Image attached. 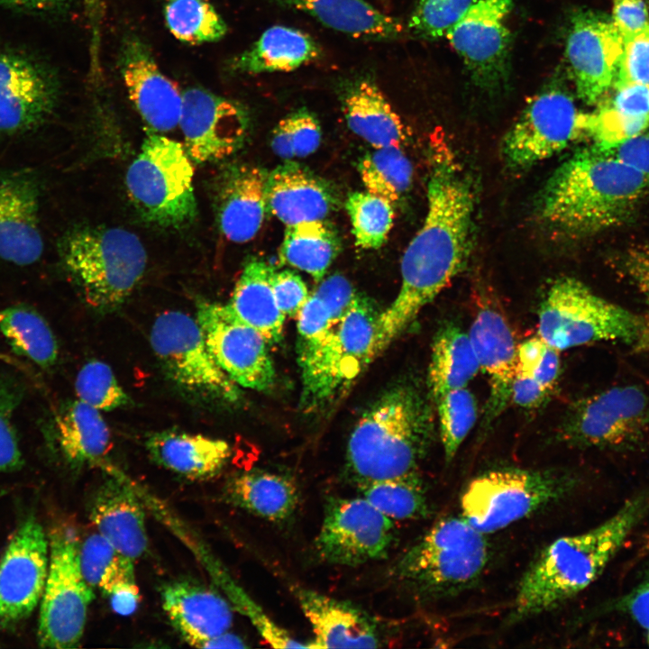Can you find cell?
<instances>
[{
    "label": "cell",
    "instance_id": "obj_19",
    "mask_svg": "<svg viewBox=\"0 0 649 649\" xmlns=\"http://www.w3.org/2000/svg\"><path fill=\"white\" fill-rule=\"evenodd\" d=\"M179 125L191 161L223 160L243 143L248 116L239 104L201 87L183 92Z\"/></svg>",
    "mask_w": 649,
    "mask_h": 649
},
{
    "label": "cell",
    "instance_id": "obj_33",
    "mask_svg": "<svg viewBox=\"0 0 649 649\" xmlns=\"http://www.w3.org/2000/svg\"><path fill=\"white\" fill-rule=\"evenodd\" d=\"M274 268L265 261L248 260L227 304L244 323L273 344L280 341L286 315L280 311L271 287Z\"/></svg>",
    "mask_w": 649,
    "mask_h": 649
},
{
    "label": "cell",
    "instance_id": "obj_58",
    "mask_svg": "<svg viewBox=\"0 0 649 649\" xmlns=\"http://www.w3.org/2000/svg\"><path fill=\"white\" fill-rule=\"evenodd\" d=\"M611 20L623 39L649 24L648 6L645 0H612Z\"/></svg>",
    "mask_w": 649,
    "mask_h": 649
},
{
    "label": "cell",
    "instance_id": "obj_62",
    "mask_svg": "<svg viewBox=\"0 0 649 649\" xmlns=\"http://www.w3.org/2000/svg\"><path fill=\"white\" fill-rule=\"evenodd\" d=\"M68 0H0V5L14 9L46 12L57 9Z\"/></svg>",
    "mask_w": 649,
    "mask_h": 649
},
{
    "label": "cell",
    "instance_id": "obj_27",
    "mask_svg": "<svg viewBox=\"0 0 649 649\" xmlns=\"http://www.w3.org/2000/svg\"><path fill=\"white\" fill-rule=\"evenodd\" d=\"M468 334L480 368L489 377L486 418L490 422L511 399L517 346L508 322L500 311L491 306H484L478 312Z\"/></svg>",
    "mask_w": 649,
    "mask_h": 649
},
{
    "label": "cell",
    "instance_id": "obj_31",
    "mask_svg": "<svg viewBox=\"0 0 649 649\" xmlns=\"http://www.w3.org/2000/svg\"><path fill=\"white\" fill-rule=\"evenodd\" d=\"M592 113L583 114L584 136L606 149L649 129V86L622 84Z\"/></svg>",
    "mask_w": 649,
    "mask_h": 649
},
{
    "label": "cell",
    "instance_id": "obj_23",
    "mask_svg": "<svg viewBox=\"0 0 649 649\" xmlns=\"http://www.w3.org/2000/svg\"><path fill=\"white\" fill-rule=\"evenodd\" d=\"M120 68L130 100L142 120L156 132L175 129L181 116L183 92L160 70L138 37L124 41Z\"/></svg>",
    "mask_w": 649,
    "mask_h": 649
},
{
    "label": "cell",
    "instance_id": "obj_61",
    "mask_svg": "<svg viewBox=\"0 0 649 649\" xmlns=\"http://www.w3.org/2000/svg\"><path fill=\"white\" fill-rule=\"evenodd\" d=\"M617 606L642 627L649 628V578L623 597Z\"/></svg>",
    "mask_w": 649,
    "mask_h": 649
},
{
    "label": "cell",
    "instance_id": "obj_64",
    "mask_svg": "<svg viewBox=\"0 0 649 649\" xmlns=\"http://www.w3.org/2000/svg\"><path fill=\"white\" fill-rule=\"evenodd\" d=\"M644 548H649V540H647V542H646V545H645V547H644Z\"/></svg>",
    "mask_w": 649,
    "mask_h": 649
},
{
    "label": "cell",
    "instance_id": "obj_54",
    "mask_svg": "<svg viewBox=\"0 0 649 649\" xmlns=\"http://www.w3.org/2000/svg\"><path fill=\"white\" fill-rule=\"evenodd\" d=\"M297 315V351L317 342L336 321L325 303L315 293L309 295Z\"/></svg>",
    "mask_w": 649,
    "mask_h": 649
},
{
    "label": "cell",
    "instance_id": "obj_42",
    "mask_svg": "<svg viewBox=\"0 0 649 649\" xmlns=\"http://www.w3.org/2000/svg\"><path fill=\"white\" fill-rule=\"evenodd\" d=\"M359 173L365 190L392 204L410 188L413 167L401 147L373 149L359 164Z\"/></svg>",
    "mask_w": 649,
    "mask_h": 649
},
{
    "label": "cell",
    "instance_id": "obj_15",
    "mask_svg": "<svg viewBox=\"0 0 649 649\" xmlns=\"http://www.w3.org/2000/svg\"><path fill=\"white\" fill-rule=\"evenodd\" d=\"M196 319L211 354L235 384L258 391L273 385L275 370L268 342L227 304L201 299Z\"/></svg>",
    "mask_w": 649,
    "mask_h": 649
},
{
    "label": "cell",
    "instance_id": "obj_28",
    "mask_svg": "<svg viewBox=\"0 0 649 649\" xmlns=\"http://www.w3.org/2000/svg\"><path fill=\"white\" fill-rule=\"evenodd\" d=\"M90 518L97 533L130 559L140 558L147 550L143 507L123 480L113 477L99 485L90 506Z\"/></svg>",
    "mask_w": 649,
    "mask_h": 649
},
{
    "label": "cell",
    "instance_id": "obj_1",
    "mask_svg": "<svg viewBox=\"0 0 649 649\" xmlns=\"http://www.w3.org/2000/svg\"><path fill=\"white\" fill-rule=\"evenodd\" d=\"M424 223L407 247L401 285L378 318L373 356L381 354L465 268L474 241L472 183L447 147L434 149Z\"/></svg>",
    "mask_w": 649,
    "mask_h": 649
},
{
    "label": "cell",
    "instance_id": "obj_3",
    "mask_svg": "<svg viewBox=\"0 0 649 649\" xmlns=\"http://www.w3.org/2000/svg\"><path fill=\"white\" fill-rule=\"evenodd\" d=\"M648 508L649 498L640 494L596 527L550 544L523 575L508 621L519 622L554 609L590 586Z\"/></svg>",
    "mask_w": 649,
    "mask_h": 649
},
{
    "label": "cell",
    "instance_id": "obj_21",
    "mask_svg": "<svg viewBox=\"0 0 649 649\" xmlns=\"http://www.w3.org/2000/svg\"><path fill=\"white\" fill-rule=\"evenodd\" d=\"M512 0H478L446 38L473 78L484 87L504 78L511 44L506 20Z\"/></svg>",
    "mask_w": 649,
    "mask_h": 649
},
{
    "label": "cell",
    "instance_id": "obj_55",
    "mask_svg": "<svg viewBox=\"0 0 649 649\" xmlns=\"http://www.w3.org/2000/svg\"><path fill=\"white\" fill-rule=\"evenodd\" d=\"M271 287L276 302L285 315H297L309 297L307 287L301 277L288 270H274Z\"/></svg>",
    "mask_w": 649,
    "mask_h": 649
},
{
    "label": "cell",
    "instance_id": "obj_47",
    "mask_svg": "<svg viewBox=\"0 0 649 649\" xmlns=\"http://www.w3.org/2000/svg\"><path fill=\"white\" fill-rule=\"evenodd\" d=\"M434 401L444 458L446 462H450L474 426L478 413L477 403L467 388L449 390Z\"/></svg>",
    "mask_w": 649,
    "mask_h": 649
},
{
    "label": "cell",
    "instance_id": "obj_37",
    "mask_svg": "<svg viewBox=\"0 0 649 649\" xmlns=\"http://www.w3.org/2000/svg\"><path fill=\"white\" fill-rule=\"evenodd\" d=\"M326 26L352 37L384 40L398 36L402 26L365 0H284Z\"/></svg>",
    "mask_w": 649,
    "mask_h": 649
},
{
    "label": "cell",
    "instance_id": "obj_49",
    "mask_svg": "<svg viewBox=\"0 0 649 649\" xmlns=\"http://www.w3.org/2000/svg\"><path fill=\"white\" fill-rule=\"evenodd\" d=\"M321 128L314 115L305 110L281 119L271 136V149L279 158L290 160L314 153L321 142Z\"/></svg>",
    "mask_w": 649,
    "mask_h": 649
},
{
    "label": "cell",
    "instance_id": "obj_2",
    "mask_svg": "<svg viewBox=\"0 0 649 649\" xmlns=\"http://www.w3.org/2000/svg\"><path fill=\"white\" fill-rule=\"evenodd\" d=\"M649 193V178L593 146L562 162L536 203L538 220L561 235H590L626 223Z\"/></svg>",
    "mask_w": 649,
    "mask_h": 649
},
{
    "label": "cell",
    "instance_id": "obj_45",
    "mask_svg": "<svg viewBox=\"0 0 649 649\" xmlns=\"http://www.w3.org/2000/svg\"><path fill=\"white\" fill-rule=\"evenodd\" d=\"M345 208L357 247L377 250L386 242L394 221L391 202L366 190L356 191L348 195Z\"/></svg>",
    "mask_w": 649,
    "mask_h": 649
},
{
    "label": "cell",
    "instance_id": "obj_36",
    "mask_svg": "<svg viewBox=\"0 0 649 649\" xmlns=\"http://www.w3.org/2000/svg\"><path fill=\"white\" fill-rule=\"evenodd\" d=\"M319 54L318 45L309 35L293 28L273 26L235 57L231 68L251 74L290 71L317 59Z\"/></svg>",
    "mask_w": 649,
    "mask_h": 649
},
{
    "label": "cell",
    "instance_id": "obj_63",
    "mask_svg": "<svg viewBox=\"0 0 649 649\" xmlns=\"http://www.w3.org/2000/svg\"><path fill=\"white\" fill-rule=\"evenodd\" d=\"M646 631H647V642L649 644V628H647Z\"/></svg>",
    "mask_w": 649,
    "mask_h": 649
},
{
    "label": "cell",
    "instance_id": "obj_16",
    "mask_svg": "<svg viewBox=\"0 0 649 649\" xmlns=\"http://www.w3.org/2000/svg\"><path fill=\"white\" fill-rule=\"evenodd\" d=\"M582 114L560 88L536 96L504 137L506 163L514 169H526L562 151L584 135Z\"/></svg>",
    "mask_w": 649,
    "mask_h": 649
},
{
    "label": "cell",
    "instance_id": "obj_60",
    "mask_svg": "<svg viewBox=\"0 0 649 649\" xmlns=\"http://www.w3.org/2000/svg\"><path fill=\"white\" fill-rule=\"evenodd\" d=\"M549 392L531 377L516 371L511 387L510 400L522 407L533 408L539 406Z\"/></svg>",
    "mask_w": 649,
    "mask_h": 649
},
{
    "label": "cell",
    "instance_id": "obj_46",
    "mask_svg": "<svg viewBox=\"0 0 649 649\" xmlns=\"http://www.w3.org/2000/svg\"><path fill=\"white\" fill-rule=\"evenodd\" d=\"M213 578L226 594L236 610L245 616L266 643L277 648H307L275 623L230 576L226 570L211 556L204 559Z\"/></svg>",
    "mask_w": 649,
    "mask_h": 649
},
{
    "label": "cell",
    "instance_id": "obj_41",
    "mask_svg": "<svg viewBox=\"0 0 649 649\" xmlns=\"http://www.w3.org/2000/svg\"><path fill=\"white\" fill-rule=\"evenodd\" d=\"M0 331L15 353L41 368L56 363L59 356L56 337L34 309L19 305L0 310Z\"/></svg>",
    "mask_w": 649,
    "mask_h": 649
},
{
    "label": "cell",
    "instance_id": "obj_43",
    "mask_svg": "<svg viewBox=\"0 0 649 649\" xmlns=\"http://www.w3.org/2000/svg\"><path fill=\"white\" fill-rule=\"evenodd\" d=\"M359 489L361 497L393 520L419 518L428 513L425 490L417 471L365 483Z\"/></svg>",
    "mask_w": 649,
    "mask_h": 649
},
{
    "label": "cell",
    "instance_id": "obj_13",
    "mask_svg": "<svg viewBox=\"0 0 649 649\" xmlns=\"http://www.w3.org/2000/svg\"><path fill=\"white\" fill-rule=\"evenodd\" d=\"M649 433V396L636 385L611 387L576 403L562 438L579 447L629 449Z\"/></svg>",
    "mask_w": 649,
    "mask_h": 649
},
{
    "label": "cell",
    "instance_id": "obj_9",
    "mask_svg": "<svg viewBox=\"0 0 649 649\" xmlns=\"http://www.w3.org/2000/svg\"><path fill=\"white\" fill-rule=\"evenodd\" d=\"M578 485L569 472L499 469L470 481L461 498L462 516L487 535L566 498Z\"/></svg>",
    "mask_w": 649,
    "mask_h": 649
},
{
    "label": "cell",
    "instance_id": "obj_51",
    "mask_svg": "<svg viewBox=\"0 0 649 649\" xmlns=\"http://www.w3.org/2000/svg\"><path fill=\"white\" fill-rule=\"evenodd\" d=\"M561 369L560 351L538 335L526 340L516 348V371L526 374L551 391Z\"/></svg>",
    "mask_w": 649,
    "mask_h": 649
},
{
    "label": "cell",
    "instance_id": "obj_35",
    "mask_svg": "<svg viewBox=\"0 0 649 649\" xmlns=\"http://www.w3.org/2000/svg\"><path fill=\"white\" fill-rule=\"evenodd\" d=\"M224 492L232 505L273 522L289 518L299 503V491L294 480L286 475L261 470L233 476Z\"/></svg>",
    "mask_w": 649,
    "mask_h": 649
},
{
    "label": "cell",
    "instance_id": "obj_56",
    "mask_svg": "<svg viewBox=\"0 0 649 649\" xmlns=\"http://www.w3.org/2000/svg\"><path fill=\"white\" fill-rule=\"evenodd\" d=\"M621 273L649 305V246L631 247L619 259Z\"/></svg>",
    "mask_w": 649,
    "mask_h": 649
},
{
    "label": "cell",
    "instance_id": "obj_14",
    "mask_svg": "<svg viewBox=\"0 0 649 649\" xmlns=\"http://www.w3.org/2000/svg\"><path fill=\"white\" fill-rule=\"evenodd\" d=\"M395 540L393 519L363 497L331 498L315 540L326 562L357 566L385 558Z\"/></svg>",
    "mask_w": 649,
    "mask_h": 649
},
{
    "label": "cell",
    "instance_id": "obj_38",
    "mask_svg": "<svg viewBox=\"0 0 649 649\" xmlns=\"http://www.w3.org/2000/svg\"><path fill=\"white\" fill-rule=\"evenodd\" d=\"M480 370L469 334L453 324L443 326L434 339L428 367L433 399L449 390L466 388Z\"/></svg>",
    "mask_w": 649,
    "mask_h": 649
},
{
    "label": "cell",
    "instance_id": "obj_17",
    "mask_svg": "<svg viewBox=\"0 0 649 649\" xmlns=\"http://www.w3.org/2000/svg\"><path fill=\"white\" fill-rule=\"evenodd\" d=\"M50 563V541L38 519L28 516L0 558V626L26 619L40 604Z\"/></svg>",
    "mask_w": 649,
    "mask_h": 649
},
{
    "label": "cell",
    "instance_id": "obj_48",
    "mask_svg": "<svg viewBox=\"0 0 649 649\" xmlns=\"http://www.w3.org/2000/svg\"><path fill=\"white\" fill-rule=\"evenodd\" d=\"M75 391L78 400L99 411H111L129 402L112 369L96 360L85 363L79 370Z\"/></svg>",
    "mask_w": 649,
    "mask_h": 649
},
{
    "label": "cell",
    "instance_id": "obj_20",
    "mask_svg": "<svg viewBox=\"0 0 649 649\" xmlns=\"http://www.w3.org/2000/svg\"><path fill=\"white\" fill-rule=\"evenodd\" d=\"M59 100L55 77L41 64L20 54L0 51V134L38 129Z\"/></svg>",
    "mask_w": 649,
    "mask_h": 649
},
{
    "label": "cell",
    "instance_id": "obj_39",
    "mask_svg": "<svg viewBox=\"0 0 649 649\" xmlns=\"http://www.w3.org/2000/svg\"><path fill=\"white\" fill-rule=\"evenodd\" d=\"M339 247L336 232L324 220L302 222L286 225L279 260L320 281L337 256Z\"/></svg>",
    "mask_w": 649,
    "mask_h": 649
},
{
    "label": "cell",
    "instance_id": "obj_26",
    "mask_svg": "<svg viewBox=\"0 0 649 649\" xmlns=\"http://www.w3.org/2000/svg\"><path fill=\"white\" fill-rule=\"evenodd\" d=\"M160 598L172 626L192 646L207 648L213 638L230 631L233 625L230 603L204 585L174 581L162 588Z\"/></svg>",
    "mask_w": 649,
    "mask_h": 649
},
{
    "label": "cell",
    "instance_id": "obj_52",
    "mask_svg": "<svg viewBox=\"0 0 649 649\" xmlns=\"http://www.w3.org/2000/svg\"><path fill=\"white\" fill-rule=\"evenodd\" d=\"M21 397L22 390L14 381L0 379V473L18 470L23 462L13 423Z\"/></svg>",
    "mask_w": 649,
    "mask_h": 649
},
{
    "label": "cell",
    "instance_id": "obj_25",
    "mask_svg": "<svg viewBox=\"0 0 649 649\" xmlns=\"http://www.w3.org/2000/svg\"><path fill=\"white\" fill-rule=\"evenodd\" d=\"M294 592L314 634L307 648L380 646L375 621L359 607L306 588Z\"/></svg>",
    "mask_w": 649,
    "mask_h": 649
},
{
    "label": "cell",
    "instance_id": "obj_59",
    "mask_svg": "<svg viewBox=\"0 0 649 649\" xmlns=\"http://www.w3.org/2000/svg\"><path fill=\"white\" fill-rule=\"evenodd\" d=\"M602 150L649 178V135L642 133Z\"/></svg>",
    "mask_w": 649,
    "mask_h": 649
},
{
    "label": "cell",
    "instance_id": "obj_44",
    "mask_svg": "<svg viewBox=\"0 0 649 649\" xmlns=\"http://www.w3.org/2000/svg\"><path fill=\"white\" fill-rule=\"evenodd\" d=\"M164 18L170 33L187 44L215 42L227 32L225 22L208 0H167Z\"/></svg>",
    "mask_w": 649,
    "mask_h": 649
},
{
    "label": "cell",
    "instance_id": "obj_6",
    "mask_svg": "<svg viewBox=\"0 0 649 649\" xmlns=\"http://www.w3.org/2000/svg\"><path fill=\"white\" fill-rule=\"evenodd\" d=\"M537 335L561 351L596 342L649 347V320L596 294L571 277L557 279L539 307Z\"/></svg>",
    "mask_w": 649,
    "mask_h": 649
},
{
    "label": "cell",
    "instance_id": "obj_30",
    "mask_svg": "<svg viewBox=\"0 0 649 649\" xmlns=\"http://www.w3.org/2000/svg\"><path fill=\"white\" fill-rule=\"evenodd\" d=\"M145 446L157 464L193 480L217 475L231 457V447L223 439L175 430L151 434Z\"/></svg>",
    "mask_w": 649,
    "mask_h": 649
},
{
    "label": "cell",
    "instance_id": "obj_8",
    "mask_svg": "<svg viewBox=\"0 0 649 649\" xmlns=\"http://www.w3.org/2000/svg\"><path fill=\"white\" fill-rule=\"evenodd\" d=\"M380 312L357 294L346 313L312 345L297 350L302 407L317 409L347 388L373 361Z\"/></svg>",
    "mask_w": 649,
    "mask_h": 649
},
{
    "label": "cell",
    "instance_id": "obj_11",
    "mask_svg": "<svg viewBox=\"0 0 649 649\" xmlns=\"http://www.w3.org/2000/svg\"><path fill=\"white\" fill-rule=\"evenodd\" d=\"M49 571L40 602L38 644L43 648L78 646L94 599V589L81 571L79 543L71 529L50 535Z\"/></svg>",
    "mask_w": 649,
    "mask_h": 649
},
{
    "label": "cell",
    "instance_id": "obj_29",
    "mask_svg": "<svg viewBox=\"0 0 649 649\" xmlns=\"http://www.w3.org/2000/svg\"><path fill=\"white\" fill-rule=\"evenodd\" d=\"M268 209L286 225L324 220L334 205L331 187L300 165L288 161L267 178Z\"/></svg>",
    "mask_w": 649,
    "mask_h": 649
},
{
    "label": "cell",
    "instance_id": "obj_32",
    "mask_svg": "<svg viewBox=\"0 0 649 649\" xmlns=\"http://www.w3.org/2000/svg\"><path fill=\"white\" fill-rule=\"evenodd\" d=\"M343 111L351 131L373 149L401 147L406 140L402 120L370 80H359L346 90Z\"/></svg>",
    "mask_w": 649,
    "mask_h": 649
},
{
    "label": "cell",
    "instance_id": "obj_7",
    "mask_svg": "<svg viewBox=\"0 0 649 649\" xmlns=\"http://www.w3.org/2000/svg\"><path fill=\"white\" fill-rule=\"evenodd\" d=\"M485 535L462 516L445 517L400 557L395 574L424 599L455 596L476 584L488 564Z\"/></svg>",
    "mask_w": 649,
    "mask_h": 649
},
{
    "label": "cell",
    "instance_id": "obj_12",
    "mask_svg": "<svg viewBox=\"0 0 649 649\" xmlns=\"http://www.w3.org/2000/svg\"><path fill=\"white\" fill-rule=\"evenodd\" d=\"M150 340L167 377L183 391L207 401L239 398L238 385L215 361L196 318L164 312L155 319Z\"/></svg>",
    "mask_w": 649,
    "mask_h": 649
},
{
    "label": "cell",
    "instance_id": "obj_10",
    "mask_svg": "<svg viewBox=\"0 0 649 649\" xmlns=\"http://www.w3.org/2000/svg\"><path fill=\"white\" fill-rule=\"evenodd\" d=\"M193 168L185 147L151 133L129 166L125 186L130 200L147 222L180 227L197 215Z\"/></svg>",
    "mask_w": 649,
    "mask_h": 649
},
{
    "label": "cell",
    "instance_id": "obj_4",
    "mask_svg": "<svg viewBox=\"0 0 649 649\" xmlns=\"http://www.w3.org/2000/svg\"><path fill=\"white\" fill-rule=\"evenodd\" d=\"M431 440L430 414L416 389L398 385L362 413L351 433L346 469L358 486L416 472Z\"/></svg>",
    "mask_w": 649,
    "mask_h": 649
},
{
    "label": "cell",
    "instance_id": "obj_5",
    "mask_svg": "<svg viewBox=\"0 0 649 649\" xmlns=\"http://www.w3.org/2000/svg\"><path fill=\"white\" fill-rule=\"evenodd\" d=\"M59 252L86 302L100 313L122 306L142 278L147 264L139 237L120 227H74L60 239Z\"/></svg>",
    "mask_w": 649,
    "mask_h": 649
},
{
    "label": "cell",
    "instance_id": "obj_57",
    "mask_svg": "<svg viewBox=\"0 0 649 649\" xmlns=\"http://www.w3.org/2000/svg\"><path fill=\"white\" fill-rule=\"evenodd\" d=\"M327 306L334 320L340 319L357 296L351 282L341 274L324 279L314 292Z\"/></svg>",
    "mask_w": 649,
    "mask_h": 649
},
{
    "label": "cell",
    "instance_id": "obj_22",
    "mask_svg": "<svg viewBox=\"0 0 649 649\" xmlns=\"http://www.w3.org/2000/svg\"><path fill=\"white\" fill-rule=\"evenodd\" d=\"M41 184L30 169H0V258L33 264L44 248L40 228Z\"/></svg>",
    "mask_w": 649,
    "mask_h": 649
},
{
    "label": "cell",
    "instance_id": "obj_24",
    "mask_svg": "<svg viewBox=\"0 0 649 649\" xmlns=\"http://www.w3.org/2000/svg\"><path fill=\"white\" fill-rule=\"evenodd\" d=\"M268 173L253 165H233L222 170L215 184L217 224L231 242L243 243L259 233L268 209Z\"/></svg>",
    "mask_w": 649,
    "mask_h": 649
},
{
    "label": "cell",
    "instance_id": "obj_18",
    "mask_svg": "<svg viewBox=\"0 0 649 649\" xmlns=\"http://www.w3.org/2000/svg\"><path fill=\"white\" fill-rule=\"evenodd\" d=\"M623 37L611 18L591 11L576 14L566 41V58L579 97L600 103L614 87Z\"/></svg>",
    "mask_w": 649,
    "mask_h": 649
},
{
    "label": "cell",
    "instance_id": "obj_34",
    "mask_svg": "<svg viewBox=\"0 0 649 649\" xmlns=\"http://www.w3.org/2000/svg\"><path fill=\"white\" fill-rule=\"evenodd\" d=\"M51 432L59 451L73 467L99 462L110 447V431L99 410L78 399L57 412Z\"/></svg>",
    "mask_w": 649,
    "mask_h": 649
},
{
    "label": "cell",
    "instance_id": "obj_53",
    "mask_svg": "<svg viewBox=\"0 0 649 649\" xmlns=\"http://www.w3.org/2000/svg\"><path fill=\"white\" fill-rule=\"evenodd\" d=\"M623 40L614 87L622 84L649 86V24Z\"/></svg>",
    "mask_w": 649,
    "mask_h": 649
},
{
    "label": "cell",
    "instance_id": "obj_40",
    "mask_svg": "<svg viewBox=\"0 0 649 649\" xmlns=\"http://www.w3.org/2000/svg\"><path fill=\"white\" fill-rule=\"evenodd\" d=\"M78 557L87 583L102 591L107 599L139 590L133 560L120 553L97 532L79 544Z\"/></svg>",
    "mask_w": 649,
    "mask_h": 649
},
{
    "label": "cell",
    "instance_id": "obj_50",
    "mask_svg": "<svg viewBox=\"0 0 649 649\" xmlns=\"http://www.w3.org/2000/svg\"><path fill=\"white\" fill-rule=\"evenodd\" d=\"M478 0H418L409 29L428 39L446 37Z\"/></svg>",
    "mask_w": 649,
    "mask_h": 649
}]
</instances>
